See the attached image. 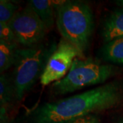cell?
<instances>
[{
  "label": "cell",
  "mask_w": 123,
  "mask_h": 123,
  "mask_svg": "<svg viewBox=\"0 0 123 123\" xmlns=\"http://www.w3.org/2000/svg\"><path fill=\"white\" fill-rule=\"evenodd\" d=\"M120 100L119 85L110 82L77 95L45 103L31 111L30 118L31 123H68L111 109Z\"/></svg>",
  "instance_id": "cell-1"
},
{
  "label": "cell",
  "mask_w": 123,
  "mask_h": 123,
  "mask_svg": "<svg viewBox=\"0 0 123 123\" xmlns=\"http://www.w3.org/2000/svg\"><path fill=\"white\" fill-rule=\"evenodd\" d=\"M56 25L62 38L75 46L84 56L94 30L90 6L83 1H64L57 8Z\"/></svg>",
  "instance_id": "cell-2"
},
{
  "label": "cell",
  "mask_w": 123,
  "mask_h": 123,
  "mask_svg": "<svg viewBox=\"0 0 123 123\" xmlns=\"http://www.w3.org/2000/svg\"><path fill=\"white\" fill-rule=\"evenodd\" d=\"M56 47L39 44L31 47L18 48L14 63L12 81L15 97L21 100L40 79L49 57Z\"/></svg>",
  "instance_id": "cell-3"
},
{
  "label": "cell",
  "mask_w": 123,
  "mask_h": 123,
  "mask_svg": "<svg viewBox=\"0 0 123 123\" xmlns=\"http://www.w3.org/2000/svg\"><path fill=\"white\" fill-rule=\"evenodd\" d=\"M111 64H101L92 58H76L67 75L53 83L51 90L55 94H65L82 88L104 83L115 73Z\"/></svg>",
  "instance_id": "cell-4"
},
{
  "label": "cell",
  "mask_w": 123,
  "mask_h": 123,
  "mask_svg": "<svg viewBox=\"0 0 123 123\" xmlns=\"http://www.w3.org/2000/svg\"><path fill=\"white\" fill-rule=\"evenodd\" d=\"M16 41L24 47L40 44L46 35L47 28L30 6L18 10L10 22Z\"/></svg>",
  "instance_id": "cell-5"
},
{
  "label": "cell",
  "mask_w": 123,
  "mask_h": 123,
  "mask_svg": "<svg viewBox=\"0 0 123 123\" xmlns=\"http://www.w3.org/2000/svg\"><path fill=\"white\" fill-rule=\"evenodd\" d=\"M84 56L77 49L64 39H61L49 59L40 77V84L47 86L63 79L68 73L76 58Z\"/></svg>",
  "instance_id": "cell-6"
},
{
  "label": "cell",
  "mask_w": 123,
  "mask_h": 123,
  "mask_svg": "<svg viewBox=\"0 0 123 123\" xmlns=\"http://www.w3.org/2000/svg\"><path fill=\"white\" fill-rule=\"evenodd\" d=\"M64 1H48V0H30L27 6L34 10L45 27L48 30L54 24L55 14L57 8Z\"/></svg>",
  "instance_id": "cell-7"
},
{
  "label": "cell",
  "mask_w": 123,
  "mask_h": 123,
  "mask_svg": "<svg viewBox=\"0 0 123 123\" xmlns=\"http://www.w3.org/2000/svg\"><path fill=\"white\" fill-rule=\"evenodd\" d=\"M104 43L123 37V8L115 10L107 17L101 28Z\"/></svg>",
  "instance_id": "cell-8"
},
{
  "label": "cell",
  "mask_w": 123,
  "mask_h": 123,
  "mask_svg": "<svg viewBox=\"0 0 123 123\" xmlns=\"http://www.w3.org/2000/svg\"><path fill=\"white\" fill-rule=\"evenodd\" d=\"M99 53L104 61L123 65V37L105 43Z\"/></svg>",
  "instance_id": "cell-9"
},
{
  "label": "cell",
  "mask_w": 123,
  "mask_h": 123,
  "mask_svg": "<svg viewBox=\"0 0 123 123\" xmlns=\"http://www.w3.org/2000/svg\"><path fill=\"white\" fill-rule=\"evenodd\" d=\"M17 43H7L0 40V73L3 74L14 66L17 51L18 49Z\"/></svg>",
  "instance_id": "cell-10"
},
{
  "label": "cell",
  "mask_w": 123,
  "mask_h": 123,
  "mask_svg": "<svg viewBox=\"0 0 123 123\" xmlns=\"http://www.w3.org/2000/svg\"><path fill=\"white\" fill-rule=\"evenodd\" d=\"M15 97V90L12 79L6 74L0 76V107L8 105Z\"/></svg>",
  "instance_id": "cell-11"
},
{
  "label": "cell",
  "mask_w": 123,
  "mask_h": 123,
  "mask_svg": "<svg viewBox=\"0 0 123 123\" xmlns=\"http://www.w3.org/2000/svg\"><path fill=\"white\" fill-rule=\"evenodd\" d=\"M18 11V6L7 0L0 1V23L9 24Z\"/></svg>",
  "instance_id": "cell-12"
},
{
  "label": "cell",
  "mask_w": 123,
  "mask_h": 123,
  "mask_svg": "<svg viewBox=\"0 0 123 123\" xmlns=\"http://www.w3.org/2000/svg\"><path fill=\"white\" fill-rule=\"evenodd\" d=\"M0 40H4L7 43H17L10 23H0Z\"/></svg>",
  "instance_id": "cell-13"
},
{
  "label": "cell",
  "mask_w": 123,
  "mask_h": 123,
  "mask_svg": "<svg viewBox=\"0 0 123 123\" xmlns=\"http://www.w3.org/2000/svg\"><path fill=\"white\" fill-rule=\"evenodd\" d=\"M68 123H100V120L97 116L92 114Z\"/></svg>",
  "instance_id": "cell-14"
},
{
  "label": "cell",
  "mask_w": 123,
  "mask_h": 123,
  "mask_svg": "<svg viewBox=\"0 0 123 123\" xmlns=\"http://www.w3.org/2000/svg\"><path fill=\"white\" fill-rule=\"evenodd\" d=\"M0 120L1 123H10L8 120V115H7V108L5 107H0Z\"/></svg>",
  "instance_id": "cell-15"
},
{
  "label": "cell",
  "mask_w": 123,
  "mask_h": 123,
  "mask_svg": "<svg viewBox=\"0 0 123 123\" xmlns=\"http://www.w3.org/2000/svg\"><path fill=\"white\" fill-rule=\"evenodd\" d=\"M117 4L120 6H121L122 8H123V1H117Z\"/></svg>",
  "instance_id": "cell-16"
},
{
  "label": "cell",
  "mask_w": 123,
  "mask_h": 123,
  "mask_svg": "<svg viewBox=\"0 0 123 123\" xmlns=\"http://www.w3.org/2000/svg\"><path fill=\"white\" fill-rule=\"evenodd\" d=\"M123 123V120H122V121H120V123Z\"/></svg>",
  "instance_id": "cell-17"
}]
</instances>
